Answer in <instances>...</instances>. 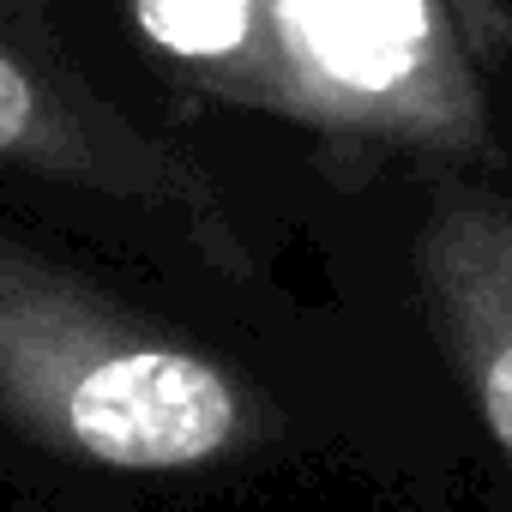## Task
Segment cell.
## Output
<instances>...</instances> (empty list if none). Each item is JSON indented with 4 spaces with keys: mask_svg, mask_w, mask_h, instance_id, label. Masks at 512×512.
<instances>
[{
    "mask_svg": "<svg viewBox=\"0 0 512 512\" xmlns=\"http://www.w3.org/2000/svg\"><path fill=\"white\" fill-rule=\"evenodd\" d=\"M0 416L97 470H205L253 440L247 386L157 314L0 229Z\"/></svg>",
    "mask_w": 512,
    "mask_h": 512,
    "instance_id": "1",
    "label": "cell"
},
{
    "mask_svg": "<svg viewBox=\"0 0 512 512\" xmlns=\"http://www.w3.org/2000/svg\"><path fill=\"white\" fill-rule=\"evenodd\" d=\"M205 85L344 133L464 145L476 127L446 0H247Z\"/></svg>",
    "mask_w": 512,
    "mask_h": 512,
    "instance_id": "2",
    "label": "cell"
},
{
    "mask_svg": "<svg viewBox=\"0 0 512 512\" xmlns=\"http://www.w3.org/2000/svg\"><path fill=\"white\" fill-rule=\"evenodd\" d=\"M0 175L43 181L91 211L145 217L211 260L229 253V223L199 169L121 115L25 0H0Z\"/></svg>",
    "mask_w": 512,
    "mask_h": 512,
    "instance_id": "3",
    "label": "cell"
},
{
    "mask_svg": "<svg viewBox=\"0 0 512 512\" xmlns=\"http://www.w3.org/2000/svg\"><path fill=\"white\" fill-rule=\"evenodd\" d=\"M422 266L476 410L512 464V205L446 199L422 235Z\"/></svg>",
    "mask_w": 512,
    "mask_h": 512,
    "instance_id": "4",
    "label": "cell"
}]
</instances>
